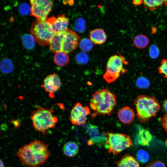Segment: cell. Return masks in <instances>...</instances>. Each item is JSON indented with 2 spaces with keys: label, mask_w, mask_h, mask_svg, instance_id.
I'll return each instance as SVG.
<instances>
[{
  "label": "cell",
  "mask_w": 167,
  "mask_h": 167,
  "mask_svg": "<svg viewBox=\"0 0 167 167\" xmlns=\"http://www.w3.org/2000/svg\"><path fill=\"white\" fill-rule=\"evenodd\" d=\"M48 145L34 140L18 149L16 153L20 161L28 167H39L47 161L50 155Z\"/></svg>",
  "instance_id": "6da1fadb"
},
{
  "label": "cell",
  "mask_w": 167,
  "mask_h": 167,
  "mask_svg": "<svg viewBox=\"0 0 167 167\" xmlns=\"http://www.w3.org/2000/svg\"><path fill=\"white\" fill-rule=\"evenodd\" d=\"M117 104L116 96L108 88L96 91L92 95L90 107L92 118L98 115L110 116Z\"/></svg>",
  "instance_id": "7a4b0ae2"
},
{
  "label": "cell",
  "mask_w": 167,
  "mask_h": 167,
  "mask_svg": "<svg viewBox=\"0 0 167 167\" xmlns=\"http://www.w3.org/2000/svg\"><path fill=\"white\" fill-rule=\"evenodd\" d=\"M134 105L139 119L143 123L155 117L160 109L158 100L152 96L139 95L134 101Z\"/></svg>",
  "instance_id": "3957f363"
},
{
  "label": "cell",
  "mask_w": 167,
  "mask_h": 167,
  "mask_svg": "<svg viewBox=\"0 0 167 167\" xmlns=\"http://www.w3.org/2000/svg\"><path fill=\"white\" fill-rule=\"evenodd\" d=\"M52 108H45L40 105L31 112L30 118L34 128L40 132L45 134L49 129L54 128L58 122V118L53 113Z\"/></svg>",
  "instance_id": "277c9868"
},
{
  "label": "cell",
  "mask_w": 167,
  "mask_h": 167,
  "mask_svg": "<svg viewBox=\"0 0 167 167\" xmlns=\"http://www.w3.org/2000/svg\"><path fill=\"white\" fill-rule=\"evenodd\" d=\"M128 64L125 58L121 54H116L111 56L107 62L103 79L108 83L114 82L121 75L127 71V70L124 68V66Z\"/></svg>",
  "instance_id": "5b68a950"
},
{
  "label": "cell",
  "mask_w": 167,
  "mask_h": 167,
  "mask_svg": "<svg viewBox=\"0 0 167 167\" xmlns=\"http://www.w3.org/2000/svg\"><path fill=\"white\" fill-rule=\"evenodd\" d=\"M105 147L109 153L116 155L131 146L133 143L130 137L125 134L106 132Z\"/></svg>",
  "instance_id": "8992f818"
},
{
  "label": "cell",
  "mask_w": 167,
  "mask_h": 167,
  "mask_svg": "<svg viewBox=\"0 0 167 167\" xmlns=\"http://www.w3.org/2000/svg\"><path fill=\"white\" fill-rule=\"evenodd\" d=\"M35 42L45 46L49 44L54 35L51 25L47 20L36 19L32 23L30 30Z\"/></svg>",
  "instance_id": "52a82bcc"
},
{
  "label": "cell",
  "mask_w": 167,
  "mask_h": 167,
  "mask_svg": "<svg viewBox=\"0 0 167 167\" xmlns=\"http://www.w3.org/2000/svg\"><path fill=\"white\" fill-rule=\"evenodd\" d=\"M31 15L42 21L46 20L48 15L52 10L54 1L49 0H32Z\"/></svg>",
  "instance_id": "ba28073f"
},
{
  "label": "cell",
  "mask_w": 167,
  "mask_h": 167,
  "mask_svg": "<svg viewBox=\"0 0 167 167\" xmlns=\"http://www.w3.org/2000/svg\"><path fill=\"white\" fill-rule=\"evenodd\" d=\"M90 113V110L88 107L84 106L78 102L74 105L71 109L69 120L74 125H83L86 123L87 117Z\"/></svg>",
  "instance_id": "9c48e42d"
},
{
  "label": "cell",
  "mask_w": 167,
  "mask_h": 167,
  "mask_svg": "<svg viewBox=\"0 0 167 167\" xmlns=\"http://www.w3.org/2000/svg\"><path fill=\"white\" fill-rule=\"evenodd\" d=\"M79 39V36L76 32L68 29L64 32L62 51L67 54L73 51L77 48Z\"/></svg>",
  "instance_id": "30bf717a"
},
{
  "label": "cell",
  "mask_w": 167,
  "mask_h": 167,
  "mask_svg": "<svg viewBox=\"0 0 167 167\" xmlns=\"http://www.w3.org/2000/svg\"><path fill=\"white\" fill-rule=\"evenodd\" d=\"M61 85L60 79L55 73L47 75L43 80V88L51 98L54 97V94L59 90Z\"/></svg>",
  "instance_id": "8fae6325"
},
{
  "label": "cell",
  "mask_w": 167,
  "mask_h": 167,
  "mask_svg": "<svg viewBox=\"0 0 167 167\" xmlns=\"http://www.w3.org/2000/svg\"><path fill=\"white\" fill-rule=\"evenodd\" d=\"M69 19L65 15H61L56 17L53 16L47 20L51 25L54 33L64 32L68 29Z\"/></svg>",
  "instance_id": "7c38bea8"
},
{
  "label": "cell",
  "mask_w": 167,
  "mask_h": 167,
  "mask_svg": "<svg viewBox=\"0 0 167 167\" xmlns=\"http://www.w3.org/2000/svg\"><path fill=\"white\" fill-rule=\"evenodd\" d=\"M118 116L122 123L129 124L133 121L135 115L133 109L130 107L126 106L122 107L118 110Z\"/></svg>",
  "instance_id": "4fadbf2b"
},
{
  "label": "cell",
  "mask_w": 167,
  "mask_h": 167,
  "mask_svg": "<svg viewBox=\"0 0 167 167\" xmlns=\"http://www.w3.org/2000/svg\"><path fill=\"white\" fill-rule=\"evenodd\" d=\"M65 32L54 33L49 44V49L52 52L56 53L62 51V42Z\"/></svg>",
  "instance_id": "5bb4252c"
},
{
  "label": "cell",
  "mask_w": 167,
  "mask_h": 167,
  "mask_svg": "<svg viewBox=\"0 0 167 167\" xmlns=\"http://www.w3.org/2000/svg\"><path fill=\"white\" fill-rule=\"evenodd\" d=\"M107 35L102 29L98 28L92 31L89 35L90 39L94 44L101 45L106 41Z\"/></svg>",
  "instance_id": "9a60e30c"
},
{
  "label": "cell",
  "mask_w": 167,
  "mask_h": 167,
  "mask_svg": "<svg viewBox=\"0 0 167 167\" xmlns=\"http://www.w3.org/2000/svg\"><path fill=\"white\" fill-rule=\"evenodd\" d=\"M116 163L118 167H141L135 158L128 154L123 156Z\"/></svg>",
  "instance_id": "2e32d148"
},
{
  "label": "cell",
  "mask_w": 167,
  "mask_h": 167,
  "mask_svg": "<svg viewBox=\"0 0 167 167\" xmlns=\"http://www.w3.org/2000/svg\"><path fill=\"white\" fill-rule=\"evenodd\" d=\"M152 136L148 130L142 129L139 131L137 135L136 142L142 146H148L152 140Z\"/></svg>",
  "instance_id": "e0dca14e"
},
{
  "label": "cell",
  "mask_w": 167,
  "mask_h": 167,
  "mask_svg": "<svg viewBox=\"0 0 167 167\" xmlns=\"http://www.w3.org/2000/svg\"><path fill=\"white\" fill-rule=\"evenodd\" d=\"M79 149L78 146L76 143L71 141L68 142L63 146V154L66 156L73 157L77 154Z\"/></svg>",
  "instance_id": "ac0fdd59"
},
{
  "label": "cell",
  "mask_w": 167,
  "mask_h": 167,
  "mask_svg": "<svg viewBox=\"0 0 167 167\" xmlns=\"http://www.w3.org/2000/svg\"><path fill=\"white\" fill-rule=\"evenodd\" d=\"M54 61L58 66L62 67L66 66L69 63V58L66 53L62 51H59L55 53Z\"/></svg>",
  "instance_id": "d6986e66"
},
{
  "label": "cell",
  "mask_w": 167,
  "mask_h": 167,
  "mask_svg": "<svg viewBox=\"0 0 167 167\" xmlns=\"http://www.w3.org/2000/svg\"><path fill=\"white\" fill-rule=\"evenodd\" d=\"M149 39L146 36L139 34L135 36L133 39V43L136 47L139 49L146 48L149 43Z\"/></svg>",
  "instance_id": "ffe728a7"
},
{
  "label": "cell",
  "mask_w": 167,
  "mask_h": 167,
  "mask_svg": "<svg viewBox=\"0 0 167 167\" xmlns=\"http://www.w3.org/2000/svg\"><path fill=\"white\" fill-rule=\"evenodd\" d=\"M14 70L13 64L11 60L7 58L3 59L0 62V71L5 74H10Z\"/></svg>",
  "instance_id": "44dd1931"
},
{
  "label": "cell",
  "mask_w": 167,
  "mask_h": 167,
  "mask_svg": "<svg viewBox=\"0 0 167 167\" xmlns=\"http://www.w3.org/2000/svg\"><path fill=\"white\" fill-rule=\"evenodd\" d=\"M24 47L27 49H32L35 47V40L33 36L30 34H25L21 37Z\"/></svg>",
  "instance_id": "7402d4cb"
},
{
  "label": "cell",
  "mask_w": 167,
  "mask_h": 167,
  "mask_svg": "<svg viewBox=\"0 0 167 167\" xmlns=\"http://www.w3.org/2000/svg\"><path fill=\"white\" fill-rule=\"evenodd\" d=\"M143 3L145 8L153 11L161 6L164 3V0H143Z\"/></svg>",
  "instance_id": "603a6c76"
},
{
  "label": "cell",
  "mask_w": 167,
  "mask_h": 167,
  "mask_svg": "<svg viewBox=\"0 0 167 167\" xmlns=\"http://www.w3.org/2000/svg\"><path fill=\"white\" fill-rule=\"evenodd\" d=\"M79 45L80 48L84 52H88L92 49L93 44L90 39L84 38L80 41Z\"/></svg>",
  "instance_id": "cb8c5ba5"
},
{
  "label": "cell",
  "mask_w": 167,
  "mask_h": 167,
  "mask_svg": "<svg viewBox=\"0 0 167 167\" xmlns=\"http://www.w3.org/2000/svg\"><path fill=\"white\" fill-rule=\"evenodd\" d=\"M86 22L82 18L77 19L75 22L74 27L75 30L80 33L84 32L86 29Z\"/></svg>",
  "instance_id": "d4e9b609"
},
{
  "label": "cell",
  "mask_w": 167,
  "mask_h": 167,
  "mask_svg": "<svg viewBox=\"0 0 167 167\" xmlns=\"http://www.w3.org/2000/svg\"><path fill=\"white\" fill-rule=\"evenodd\" d=\"M136 157L138 161L143 163L147 162L149 159V156L148 152L143 149H139L138 151Z\"/></svg>",
  "instance_id": "484cf974"
},
{
  "label": "cell",
  "mask_w": 167,
  "mask_h": 167,
  "mask_svg": "<svg viewBox=\"0 0 167 167\" xmlns=\"http://www.w3.org/2000/svg\"><path fill=\"white\" fill-rule=\"evenodd\" d=\"M75 59L77 63L85 65L88 62L89 57L87 54L85 52H81L76 55Z\"/></svg>",
  "instance_id": "4316f807"
},
{
  "label": "cell",
  "mask_w": 167,
  "mask_h": 167,
  "mask_svg": "<svg viewBox=\"0 0 167 167\" xmlns=\"http://www.w3.org/2000/svg\"><path fill=\"white\" fill-rule=\"evenodd\" d=\"M136 85L139 88H146L149 87L150 85L149 81L145 77H140L136 81Z\"/></svg>",
  "instance_id": "83f0119b"
},
{
  "label": "cell",
  "mask_w": 167,
  "mask_h": 167,
  "mask_svg": "<svg viewBox=\"0 0 167 167\" xmlns=\"http://www.w3.org/2000/svg\"><path fill=\"white\" fill-rule=\"evenodd\" d=\"M149 54L151 58L153 59L157 58L160 54V50L158 46L155 44H152L149 48Z\"/></svg>",
  "instance_id": "f1b7e54d"
},
{
  "label": "cell",
  "mask_w": 167,
  "mask_h": 167,
  "mask_svg": "<svg viewBox=\"0 0 167 167\" xmlns=\"http://www.w3.org/2000/svg\"><path fill=\"white\" fill-rule=\"evenodd\" d=\"M18 10L19 13L21 15L25 16L29 13L31 11V8L28 4L23 3L19 6Z\"/></svg>",
  "instance_id": "f546056e"
},
{
  "label": "cell",
  "mask_w": 167,
  "mask_h": 167,
  "mask_svg": "<svg viewBox=\"0 0 167 167\" xmlns=\"http://www.w3.org/2000/svg\"><path fill=\"white\" fill-rule=\"evenodd\" d=\"M158 70L160 73L167 78V59H163L161 60V64L158 68Z\"/></svg>",
  "instance_id": "4dcf8cb0"
},
{
  "label": "cell",
  "mask_w": 167,
  "mask_h": 167,
  "mask_svg": "<svg viewBox=\"0 0 167 167\" xmlns=\"http://www.w3.org/2000/svg\"><path fill=\"white\" fill-rule=\"evenodd\" d=\"M89 127L88 129L89 134L92 138L98 135V129L95 126H89Z\"/></svg>",
  "instance_id": "1f68e13d"
},
{
  "label": "cell",
  "mask_w": 167,
  "mask_h": 167,
  "mask_svg": "<svg viewBox=\"0 0 167 167\" xmlns=\"http://www.w3.org/2000/svg\"><path fill=\"white\" fill-rule=\"evenodd\" d=\"M146 167H165V166L163 162L158 161L151 163Z\"/></svg>",
  "instance_id": "d6a6232c"
},
{
  "label": "cell",
  "mask_w": 167,
  "mask_h": 167,
  "mask_svg": "<svg viewBox=\"0 0 167 167\" xmlns=\"http://www.w3.org/2000/svg\"><path fill=\"white\" fill-rule=\"evenodd\" d=\"M163 127L167 133V113L163 117L161 121Z\"/></svg>",
  "instance_id": "836d02e7"
},
{
  "label": "cell",
  "mask_w": 167,
  "mask_h": 167,
  "mask_svg": "<svg viewBox=\"0 0 167 167\" xmlns=\"http://www.w3.org/2000/svg\"><path fill=\"white\" fill-rule=\"evenodd\" d=\"M143 2V1L142 0H135L132 1V3L135 5H140Z\"/></svg>",
  "instance_id": "e575fe53"
},
{
  "label": "cell",
  "mask_w": 167,
  "mask_h": 167,
  "mask_svg": "<svg viewBox=\"0 0 167 167\" xmlns=\"http://www.w3.org/2000/svg\"><path fill=\"white\" fill-rule=\"evenodd\" d=\"M163 106L165 111L167 112V99L164 102Z\"/></svg>",
  "instance_id": "d590c367"
},
{
  "label": "cell",
  "mask_w": 167,
  "mask_h": 167,
  "mask_svg": "<svg viewBox=\"0 0 167 167\" xmlns=\"http://www.w3.org/2000/svg\"><path fill=\"white\" fill-rule=\"evenodd\" d=\"M11 123L14 124L15 126L17 127L18 126H19V123L18 120H16L15 121H11Z\"/></svg>",
  "instance_id": "8d00e7d4"
},
{
  "label": "cell",
  "mask_w": 167,
  "mask_h": 167,
  "mask_svg": "<svg viewBox=\"0 0 167 167\" xmlns=\"http://www.w3.org/2000/svg\"><path fill=\"white\" fill-rule=\"evenodd\" d=\"M157 32V28L155 27L152 28V34H155Z\"/></svg>",
  "instance_id": "74e56055"
},
{
  "label": "cell",
  "mask_w": 167,
  "mask_h": 167,
  "mask_svg": "<svg viewBox=\"0 0 167 167\" xmlns=\"http://www.w3.org/2000/svg\"><path fill=\"white\" fill-rule=\"evenodd\" d=\"M0 167H5L2 161L0 159Z\"/></svg>",
  "instance_id": "f35d334b"
},
{
  "label": "cell",
  "mask_w": 167,
  "mask_h": 167,
  "mask_svg": "<svg viewBox=\"0 0 167 167\" xmlns=\"http://www.w3.org/2000/svg\"><path fill=\"white\" fill-rule=\"evenodd\" d=\"M164 3L167 6V0H164Z\"/></svg>",
  "instance_id": "ab89813d"
},
{
  "label": "cell",
  "mask_w": 167,
  "mask_h": 167,
  "mask_svg": "<svg viewBox=\"0 0 167 167\" xmlns=\"http://www.w3.org/2000/svg\"><path fill=\"white\" fill-rule=\"evenodd\" d=\"M166 144H167V141H166Z\"/></svg>",
  "instance_id": "60d3db41"
}]
</instances>
